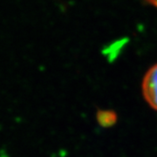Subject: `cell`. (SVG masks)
I'll list each match as a JSON object with an SVG mask.
<instances>
[{"instance_id":"6da1fadb","label":"cell","mask_w":157,"mask_h":157,"mask_svg":"<svg viewBox=\"0 0 157 157\" xmlns=\"http://www.w3.org/2000/svg\"><path fill=\"white\" fill-rule=\"evenodd\" d=\"M143 95L147 103L157 110V65L146 73L142 83Z\"/></svg>"}]
</instances>
